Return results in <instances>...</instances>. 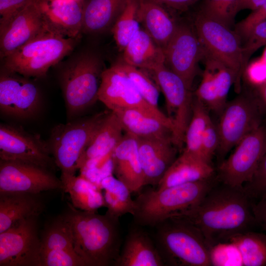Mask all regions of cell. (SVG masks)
Listing matches in <instances>:
<instances>
[{"label": "cell", "mask_w": 266, "mask_h": 266, "mask_svg": "<svg viewBox=\"0 0 266 266\" xmlns=\"http://www.w3.org/2000/svg\"><path fill=\"white\" fill-rule=\"evenodd\" d=\"M252 200L243 187L214 185L200 202L181 216L195 225L212 249L256 225Z\"/></svg>", "instance_id": "cell-1"}, {"label": "cell", "mask_w": 266, "mask_h": 266, "mask_svg": "<svg viewBox=\"0 0 266 266\" xmlns=\"http://www.w3.org/2000/svg\"><path fill=\"white\" fill-rule=\"evenodd\" d=\"M68 223L76 253L87 266H116L119 258V219L78 209L71 203L62 214Z\"/></svg>", "instance_id": "cell-2"}, {"label": "cell", "mask_w": 266, "mask_h": 266, "mask_svg": "<svg viewBox=\"0 0 266 266\" xmlns=\"http://www.w3.org/2000/svg\"><path fill=\"white\" fill-rule=\"evenodd\" d=\"M214 185L212 178L163 189L146 191L134 200L133 215L141 226L156 227L194 208Z\"/></svg>", "instance_id": "cell-3"}, {"label": "cell", "mask_w": 266, "mask_h": 266, "mask_svg": "<svg viewBox=\"0 0 266 266\" xmlns=\"http://www.w3.org/2000/svg\"><path fill=\"white\" fill-rule=\"evenodd\" d=\"M156 245L165 265H213L211 249L202 233L186 218H169L156 226Z\"/></svg>", "instance_id": "cell-4"}, {"label": "cell", "mask_w": 266, "mask_h": 266, "mask_svg": "<svg viewBox=\"0 0 266 266\" xmlns=\"http://www.w3.org/2000/svg\"><path fill=\"white\" fill-rule=\"evenodd\" d=\"M109 112H100L53 129L48 144L61 171L60 179L64 189L75 176L81 157Z\"/></svg>", "instance_id": "cell-5"}, {"label": "cell", "mask_w": 266, "mask_h": 266, "mask_svg": "<svg viewBox=\"0 0 266 266\" xmlns=\"http://www.w3.org/2000/svg\"><path fill=\"white\" fill-rule=\"evenodd\" d=\"M73 47L72 38L50 29L4 58V67L27 78L41 77Z\"/></svg>", "instance_id": "cell-6"}, {"label": "cell", "mask_w": 266, "mask_h": 266, "mask_svg": "<svg viewBox=\"0 0 266 266\" xmlns=\"http://www.w3.org/2000/svg\"><path fill=\"white\" fill-rule=\"evenodd\" d=\"M103 71L100 60L94 55H87L78 59L63 72L62 87L69 118L98 100Z\"/></svg>", "instance_id": "cell-7"}, {"label": "cell", "mask_w": 266, "mask_h": 266, "mask_svg": "<svg viewBox=\"0 0 266 266\" xmlns=\"http://www.w3.org/2000/svg\"><path fill=\"white\" fill-rule=\"evenodd\" d=\"M194 29L204 52L234 72V88L239 92L243 75L242 45L239 35L235 31L200 12L196 16Z\"/></svg>", "instance_id": "cell-8"}, {"label": "cell", "mask_w": 266, "mask_h": 266, "mask_svg": "<svg viewBox=\"0 0 266 266\" xmlns=\"http://www.w3.org/2000/svg\"><path fill=\"white\" fill-rule=\"evenodd\" d=\"M263 111L252 94H241L227 102L217 125L219 144L216 152L220 164L232 148L261 125Z\"/></svg>", "instance_id": "cell-9"}, {"label": "cell", "mask_w": 266, "mask_h": 266, "mask_svg": "<svg viewBox=\"0 0 266 266\" xmlns=\"http://www.w3.org/2000/svg\"><path fill=\"white\" fill-rule=\"evenodd\" d=\"M235 147L220 164L218 177L226 185L243 187L252 178L266 152V124L262 122Z\"/></svg>", "instance_id": "cell-10"}, {"label": "cell", "mask_w": 266, "mask_h": 266, "mask_svg": "<svg viewBox=\"0 0 266 266\" xmlns=\"http://www.w3.org/2000/svg\"><path fill=\"white\" fill-rule=\"evenodd\" d=\"M151 72L165 96L167 117L173 123L172 142L180 149L184 144L185 132L192 116L194 98L191 90L165 64L159 66Z\"/></svg>", "instance_id": "cell-11"}, {"label": "cell", "mask_w": 266, "mask_h": 266, "mask_svg": "<svg viewBox=\"0 0 266 266\" xmlns=\"http://www.w3.org/2000/svg\"><path fill=\"white\" fill-rule=\"evenodd\" d=\"M98 100L112 111L137 109L161 119L170 126L171 120L159 108L147 102L118 63L103 70L98 92Z\"/></svg>", "instance_id": "cell-12"}, {"label": "cell", "mask_w": 266, "mask_h": 266, "mask_svg": "<svg viewBox=\"0 0 266 266\" xmlns=\"http://www.w3.org/2000/svg\"><path fill=\"white\" fill-rule=\"evenodd\" d=\"M37 218L23 220L0 233V266H40Z\"/></svg>", "instance_id": "cell-13"}, {"label": "cell", "mask_w": 266, "mask_h": 266, "mask_svg": "<svg viewBox=\"0 0 266 266\" xmlns=\"http://www.w3.org/2000/svg\"><path fill=\"white\" fill-rule=\"evenodd\" d=\"M48 143L39 135L0 124V160L23 162L53 171L56 165Z\"/></svg>", "instance_id": "cell-14"}, {"label": "cell", "mask_w": 266, "mask_h": 266, "mask_svg": "<svg viewBox=\"0 0 266 266\" xmlns=\"http://www.w3.org/2000/svg\"><path fill=\"white\" fill-rule=\"evenodd\" d=\"M165 64L178 75L191 90L197 74L199 62L204 51L194 29L185 24H178L164 49Z\"/></svg>", "instance_id": "cell-15"}, {"label": "cell", "mask_w": 266, "mask_h": 266, "mask_svg": "<svg viewBox=\"0 0 266 266\" xmlns=\"http://www.w3.org/2000/svg\"><path fill=\"white\" fill-rule=\"evenodd\" d=\"M64 189L61 179L50 170L23 162L0 160V192L38 194Z\"/></svg>", "instance_id": "cell-16"}, {"label": "cell", "mask_w": 266, "mask_h": 266, "mask_svg": "<svg viewBox=\"0 0 266 266\" xmlns=\"http://www.w3.org/2000/svg\"><path fill=\"white\" fill-rule=\"evenodd\" d=\"M40 1L27 4L0 29L1 58L3 59L50 29L44 18Z\"/></svg>", "instance_id": "cell-17"}, {"label": "cell", "mask_w": 266, "mask_h": 266, "mask_svg": "<svg viewBox=\"0 0 266 266\" xmlns=\"http://www.w3.org/2000/svg\"><path fill=\"white\" fill-rule=\"evenodd\" d=\"M9 73L0 75V111L18 118H29L37 112L40 105L38 87L29 78Z\"/></svg>", "instance_id": "cell-18"}, {"label": "cell", "mask_w": 266, "mask_h": 266, "mask_svg": "<svg viewBox=\"0 0 266 266\" xmlns=\"http://www.w3.org/2000/svg\"><path fill=\"white\" fill-rule=\"evenodd\" d=\"M204 69L195 97L208 109L220 114L227 103L231 86L234 84V72L218 60L204 53Z\"/></svg>", "instance_id": "cell-19"}, {"label": "cell", "mask_w": 266, "mask_h": 266, "mask_svg": "<svg viewBox=\"0 0 266 266\" xmlns=\"http://www.w3.org/2000/svg\"><path fill=\"white\" fill-rule=\"evenodd\" d=\"M136 137L144 186L158 185L176 159L178 149L171 138Z\"/></svg>", "instance_id": "cell-20"}, {"label": "cell", "mask_w": 266, "mask_h": 266, "mask_svg": "<svg viewBox=\"0 0 266 266\" xmlns=\"http://www.w3.org/2000/svg\"><path fill=\"white\" fill-rule=\"evenodd\" d=\"M113 173L128 188L132 193L144 186L136 137L125 133L112 154Z\"/></svg>", "instance_id": "cell-21"}, {"label": "cell", "mask_w": 266, "mask_h": 266, "mask_svg": "<svg viewBox=\"0 0 266 266\" xmlns=\"http://www.w3.org/2000/svg\"><path fill=\"white\" fill-rule=\"evenodd\" d=\"M40 3L51 30L72 38L82 30L83 8L79 0H41Z\"/></svg>", "instance_id": "cell-22"}, {"label": "cell", "mask_w": 266, "mask_h": 266, "mask_svg": "<svg viewBox=\"0 0 266 266\" xmlns=\"http://www.w3.org/2000/svg\"><path fill=\"white\" fill-rule=\"evenodd\" d=\"M44 209L39 194L0 192V233L23 220L38 217Z\"/></svg>", "instance_id": "cell-23"}, {"label": "cell", "mask_w": 266, "mask_h": 266, "mask_svg": "<svg viewBox=\"0 0 266 266\" xmlns=\"http://www.w3.org/2000/svg\"><path fill=\"white\" fill-rule=\"evenodd\" d=\"M213 174L211 164L183 151L167 169L157 189L210 179Z\"/></svg>", "instance_id": "cell-24"}, {"label": "cell", "mask_w": 266, "mask_h": 266, "mask_svg": "<svg viewBox=\"0 0 266 266\" xmlns=\"http://www.w3.org/2000/svg\"><path fill=\"white\" fill-rule=\"evenodd\" d=\"M137 17L143 29L164 50L178 24L162 5L149 0H138Z\"/></svg>", "instance_id": "cell-25"}, {"label": "cell", "mask_w": 266, "mask_h": 266, "mask_svg": "<svg viewBox=\"0 0 266 266\" xmlns=\"http://www.w3.org/2000/svg\"><path fill=\"white\" fill-rule=\"evenodd\" d=\"M116 266H165L157 247L148 235L140 230L134 229L127 236Z\"/></svg>", "instance_id": "cell-26"}, {"label": "cell", "mask_w": 266, "mask_h": 266, "mask_svg": "<svg viewBox=\"0 0 266 266\" xmlns=\"http://www.w3.org/2000/svg\"><path fill=\"white\" fill-rule=\"evenodd\" d=\"M124 133L137 137L171 138L172 128L161 119L137 109L113 111Z\"/></svg>", "instance_id": "cell-27"}, {"label": "cell", "mask_w": 266, "mask_h": 266, "mask_svg": "<svg viewBox=\"0 0 266 266\" xmlns=\"http://www.w3.org/2000/svg\"><path fill=\"white\" fill-rule=\"evenodd\" d=\"M123 132L117 116L114 112L109 111L81 157L79 169L88 161L112 154L122 139Z\"/></svg>", "instance_id": "cell-28"}, {"label": "cell", "mask_w": 266, "mask_h": 266, "mask_svg": "<svg viewBox=\"0 0 266 266\" xmlns=\"http://www.w3.org/2000/svg\"><path fill=\"white\" fill-rule=\"evenodd\" d=\"M124 63L152 71L165 64L164 51L143 29L133 37L123 51Z\"/></svg>", "instance_id": "cell-29"}, {"label": "cell", "mask_w": 266, "mask_h": 266, "mask_svg": "<svg viewBox=\"0 0 266 266\" xmlns=\"http://www.w3.org/2000/svg\"><path fill=\"white\" fill-rule=\"evenodd\" d=\"M126 0H90L83 7L82 30L103 31L114 24Z\"/></svg>", "instance_id": "cell-30"}, {"label": "cell", "mask_w": 266, "mask_h": 266, "mask_svg": "<svg viewBox=\"0 0 266 266\" xmlns=\"http://www.w3.org/2000/svg\"><path fill=\"white\" fill-rule=\"evenodd\" d=\"M238 251L242 265L266 266V235L249 230L236 233L228 240Z\"/></svg>", "instance_id": "cell-31"}, {"label": "cell", "mask_w": 266, "mask_h": 266, "mask_svg": "<svg viewBox=\"0 0 266 266\" xmlns=\"http://www.w3.org/2000/svg\"><path fill=\"white\" fill-rule=\"evenodd\" d=\"M100 188L104 190L105 206L107 208L106 213L117 219L127 213L133 215L135 201L124 183L110 175L102 179Z\"/></svg>", "instance_id": "cell-32"}, {"label": "cell", "mask_w": 266, "mask_h": 266, "mask_svg": "<svg viewBox=\"0 0 266 266\" xmlns=\"http://www.w3.org/2000/svg\"><path fill=\"white\" fill-rule=\"evenodd\" d=\"M100 188L80 175L74 176L64 191L69 194L72 205L76 208L87 211H97L105 206Z\"/></svg>", "instance_id": "cell-33"}, {"label": "cell", "mask_w": 266, "mask_h": 266, "mask_svg": "<svg viewBox=\"0 0 266 266\" xmlns=\"http://www.w3.org/2000/svg\"><path fill=\"white\" fill-rule=\"evenodd\" d=\"M211 121L208 109L195 97L193 101L191 118L185 132V146L183 151L202 159L201 156L202 138Z\"/></svg>", "instance_id": "cell-34"}, {"label": "cell", "mask_w": 266, "mask_h": 266, "mask_svg": "<svg viewBox=\"0 0 266 266\" xmlns=\"http://www.w3.org/2000/svg\"><path fill=\"white\" fill-rule=\"evenodd\" d=\"M138 0H126L113 24L112 33L119 50L123 51L141 29L137 17Z\"/></svg>", "instance_id": "cell-35"}, {"label": "cell", "mask_w": 266, "mask_h": 266, "mask_svg": "<svg viewBox=\"0 0 266 266\" xmlns=\"http://www.w3.org/2000/svg\"><path fill=\"white\" fill-rule=\"evenodd\" d=\"M40 238L41 251L53 249L75 251L70 227L62 214L47 226Z\"/></svg>", "instance_id": "cell-36"}, {"label": "cell", "mask_w": 266, "mask_h": 266, "mask_svg": "<svg viewBox=\"0 0 266 266\" xmlns=\"http://www.w3.org/2000/svg\"><path fill=\"white\" fill-rule=\"evenodd\" d=\"M137 89L143 98L149 104L158 108L160 88L156 82L140 68L121 62L118 63Z\"/></svg>", "instance_id": "cell-37"}, {"label": "cell", "mask_w": 266, "mask_h": 266, "mask_svg": "<svg viewBox=\"0 0 266 266\" xmlns=\"http://www.w3.org/2000/svg\"><path fill=\"white\" fill-rule=\"evenodd\" d=\"M238 2L239 0H203L199 12L231 28L238 13Z\"/></svg>", "instance_id": "cell-38"}, {"label": "cell", "mask_w": 266, "mask_h": 266, "mask_svg": "<svg viewBox=\"0 0 266 266\" xmlns=\"http://www.w3.org/2000/svg\"><path fill=\"white\" fill-rule=\"evenodd\" d=\"M40 266H87L74 251L53 249L41 251Z\"/></svg>", "instance_id": "cell-39"}, {"label": "cell", "mask_w": 266, "mask_h": 266, "mask_svg": "<svg viewBox=\"0 0 266 266\" xmlns=\"http://www.w3.org/2000/svg\"><path fill=\"white\" fill-rule=\"evenodd\" d=\"M242 45L243 74L251 56L259 48L266 45V21L255 25Z\"/></svg>", "instance_id": "cell-40"}, {"label": "cell", "mask_w": 266, "mask_h": 266, "mask_svg": "<svg viewBox=\"0 0 266 266\" xmlns=\"http://www.w3.org/2000/svg\"><path fill=\"white\" fill-rule=\"evenodd\" d=\"M243 188L251 200H259L266 193V152L252 178L243 185Z\"/></svg>", "instance_id": "cell-41"}, {"label": "cell", "mask_w": 266, "mask_h": 266, "mask_svg": "<svg viewBox=\"0 0 266 266\" xmlns=\"http://www.w3.org/2000/svg\"><path fill=\"white\" fill-rule=\"evenodd\" d=\"M219 144V137L217 125L212 120L207 126L201 141V156L205 162L211 164Z\"/></svg>", "instance_id": "cell-42"}, {"label": "cell", "mask_w": 266, "mask_h": 266, "mask_svg": "<svg viewBox=\"0 0 266 266\" xmlns=\"http://www.w3.org/2000/svg\"><path fill=\"white\" fill-rule=\"evenodd\" d=\"M265 21H266V2L255 10L252 11L245 18L237 23L234 31L241 39L245 40L255 25Z\"/></svg>", "instance_id": "cell-43"}, {"label": "cell", "mask_w": 266, "mask_h": 266, "mask_svg": "<svg viewBox=\"0 0 266 266\" xmlns=\"http://www.w3.org/2000/svg\"><path fill=\"white\" fill-rule=\"evenodd\" d=\"M37 0H0V29L18 11Z\"/></svg>", "instance_id": "cell-44"}, {"label": "cell", "mask_w": 266, "mask_h": 266, "mask_svg": "<svg viewBox=\"0 0 266 266\" xmlns=\"http://www.w3.org/2000/svg\"><path fill=\"white\" fill-rule=\"evenodd\" d=\"M244 74L256 86L266 79V63L261 58L257 59L247 65Z\"/></svg>", "instance_id": "cell-45"}, {"label": "cell", "mask_w": 266, "mask_h": 266, "mask_svg": "<svg viewBox=\"0 0 266 266\" xmlns=\"http://www.w3.org/2000/svg\"><path fill=\"white\" fill-rule=\"evenodd\" d=\"M252 210L256 225L266 231V193L253 203Z\"/></svg>", "instance_id": "cell-46"}, {"label": "cell", "mask_w": 266, "mask_h": 266, "mask_svg": "<svg viewBox=\"0 0 266 266\" xmlns=\"http://www.w3.org/2000/svg\"><path fill=\"white\" fill-rule=\"evenodd\" d=\"M159 5L167 6L179 10L185 9L198 0H149Z\"/></svg>", "instance_id": "cell-47"}, {"label": "cell", "mask_w": 266, "mask_h": 266, "mask_svg": "<svg viewBox=\"0 0 266 266\" xmlns=\"http://www.w3.org/2000/svg\"><path fill=\"white\" fill-rule=\"evenodd\" d=\"M266 2V0H239L237 11L245 9L255 10Z\"/></svg>", "instance_id": "cell-48"}, {"label": "cell", "mask_w": 266, "mask_h": 266, "mask_svg": "<svg viewBox=\"0 0 266 266\" xmlns=\"http://www.w3.org/2000/svg\"><path fill=\"white\" fill-rule=\"evenodd\" d=\"M255 96L263 110H266V79L256 86Z\"/></svg>", "instance_id": "cell-49"}, {"label": "cell", "mask_w": 266, "mask_h": 266, "mask_svg": "<svg viewBox=\"0 0 266 266\" xmlns=\"http://www.w3.org/2000/svg\"><path fill=\"white\" fill-rule=\"evenodd\" d=\"M261 58L266 63V47L265 48V50L263 51L262 56Z\"/></svg>", "instance_id": "cell-50"}]
</instances>
